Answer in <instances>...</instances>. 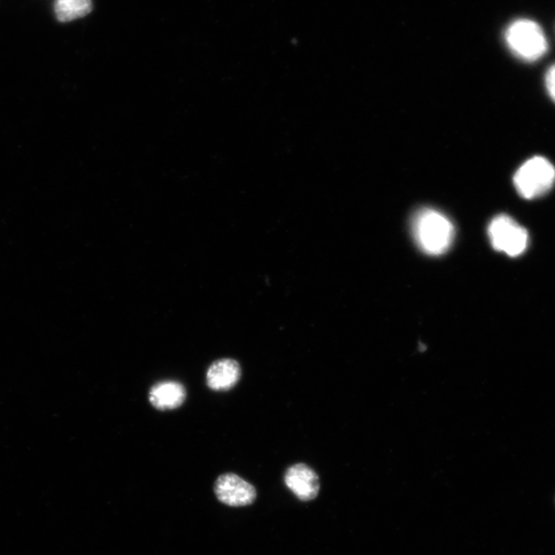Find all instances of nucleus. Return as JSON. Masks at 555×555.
I'll return each mask as SVG.
<instances>
[{
    "mask_svg": "<svg viewBox=\"0 0 555 555\" xmlns=\"http://www.w3.org/2000/svg\"><path fill=\"white\" fill-rule=\"evenodd\" d=\"M412 227L415 242L430 256H441L451 248L454 228L442 212L422 209L414 216Z\"/></svg>",
    "mask_w": 555,
    "mask_h": 555,
    "instance_id": "nucleus-1",
    "label": "nucleus"
},
{
    "mask_svg": "<svg viewBox=\"0 0 555 555\" xmlns=\"http://www.w3.org/2000/svg\"><path fill=\"white\" fill-rule=\"evenodd\" d=\"M505 40L514 55L523 61H537L549 50L542 28L531 20L513 22L506 30Z\"/></svg>",
    "mask_w": 555,
    "mask_h": 555,
    "instance_id": "nucleus-2",
    "label": "nucleus"
},
{
    "mask_svg": "<svg viewBox=\"0 0 555 555\" xmlns=\"http://www.w3.org/2000/svg\"><path fill=\"white\" fill-rule=\"evenodd\" d=\"M514 185L519 194L533 200L547 194L555 182V168L543 157L531 158L514 175Z\"/></svg>",
    "mask_w": 555,
    "mask_h": 555,
    "instance_id": "nucleus-3",
    "label": "nucleus"
},
{
    "mask_svg": "<svg viewBox=\"0 0 555 555\" xmlns=\"http://www.w3.org/2000/svg\"><path fill=\"white\" fill-rule=\"evenodd\" d=\"M488 233L493 248L509 257H519L528 248V230L511 216L499 215L493 219L490 223Z\"/></svg>",
    "mask_w": 555,
    "mask_h": 555,
    "instance_id": "nucleus-4",
    "label": "nucleus"
},
{
    "mask_svg": "<svg viewBox=\"0 0 555 555\" xmlns=\"http://www.w3.org/2000/svg\"><path fill=\"white\" fill-rule=\"evenodd\" d=\"M214 491L220 502L228 506H247L257 499L256 488L234 473L219 476L215 482Z\"/></svg>",
    "mask_w": 555,
    "mask_h": 555,
    "instance_id": "nucleus-5",
    "label": "nucleus"
},
{
    "mask_svg": "<svg viewBox=\"0 0 555 555\" xmlns=\"http://www.w3.org/2000/svg\"><path fill=\"white\" fill-rule=\"evenodd\" d=\"M284 481L299 500L311 501L318 495L319 477L312 468L305 464L291 466L285 474Z\"/></svg>",
    "mask_w": 555,
    "mask_h": 555,
    "instance_id": "nucleus-6",
    "label": "nucleus"
},
{
    "mask_svg": "<svg viewBox=\"0 0 555 555\" xmlns=\"http://www.w3.org/2000/svg\"><path fill=\"white\" fill-rule=\"evenodd\" d=\"M241 367L234 359L225 358L213 362L207 370L206 383L213 391H227L240 381Z\"/></svg>",
    "mask_w": 555,
    "mask_h": 555,
    "instance_id": "nucleus-7",
    "label": "nucleus"
},
{
    "mask_svg": "<svg viewBox=\"0 0 555 555\" xmlns=\"http://www.w3.org/2000/svg\"><path fill=\"white\" fill-rule=\"evenodd\" d=\"M187 398L184 385L176 381H163L153 385L150 391V403L157 410H174L183 404Z\"/></svg>",
    "mask_w": 555,
    "mask_h": 555,
    "instance_id": "nucleus-8",
    "label": "nucleus"
},
{
    "mask_svg": "<svg viewBox=\"0 0 555 555\" xmlns=\"http://www.w3.org/2000/svg\"><path fill=\"white\" fill-rule=\"evenodd\" d=\"M91 11V0H56L55 13L61 22L83 18Z\"/></svg>",
    "mask_w": 555,
    "mask_h": 555,
    "instance_id": "nucleus-9",
    "label": "nucleus"
},
{
    "mask_svg": "<svg viewBox=\"0 0 555 555\" xmlns=\"http://www.w3.org/2000/svg\"><path fill=\"white\" fill-rule=\"evenodd\" d=\"M546 89L555 102V64L550 68L545 77Z\"/></svg>",
    "mask_w": 555,
    "mask_h": 555,
    "instance_id": "nucleus-10",
    "label": "nucleus"
}]
</instances>
